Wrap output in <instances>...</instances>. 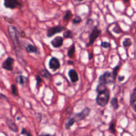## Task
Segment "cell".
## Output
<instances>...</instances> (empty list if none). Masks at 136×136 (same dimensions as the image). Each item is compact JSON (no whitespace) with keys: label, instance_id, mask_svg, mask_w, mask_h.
<instances>
[{"label":"cell","instance_id":"obj_21","mask_svg":"<svg viewBox=\"0 0 136 136\" xmlns=\"http://www.w3.org/2000/svg\"><path fill=\"white\" fill-rule=\"evenodd\" d=\"M132 44V41H131V39H125V40L124 41V42H123V45H124L125 47L131 46Z\"/></svg>","mask_w":136,"mask_h":136},{"label":"cell","instance_id":"obj_28","mask_svg":"<svg viewBox=\"0 0 136 136\" xmlns=\"http://www.w3.org/2000/svg\"><path fill=\"white\" fill-rule=\"evenodd\" d=\"M101 46H102V47H104V48H109L110 46V43H108V42H102V43H101Z\"/></svg>","mask_w":136,"mask_h":136},{"label":"cell","instance_id":"obj_12","mask_svg":"<svg viewBox=\"0 0 136 136\" xmlns=\"http://www.w3.org/2000/svg\"><path fill=\"white\" fill-rule=\"evenodd\" d=\"M130 104L135 111H136V88L132 92L130 97Z\"/></svg>","mask_w":136,"mask_h":136},{"label":"cell","instance_id":"obj_9","mask_svg":"<svg viewBox=\"0 0 136 136\" xmlns=\"http://www.w3.org/2000/svg\"><path fill=\"white\" fill-rule=\"evenodd\" d=\"M49 68L53 70H56L59 69L60 68V64L59 60L57 58L53 57L51 58V60H49Z\"/></svg>","mask_w":136,"mask_h":136},{"label":"cell","instance_id":"obj_18","mask_svg":"<svg viewBox=\"0 0 136 136\" xmlns=\"http://www.w3.org/2000/svg\"><path fill=\"white\" fill-rule=\"evenodd\" d=\"M111 104L114 110H117L118 108V101L116 98H113L111 100Z\"/></svg>","mask_w":136,"mask_h":136},{"label":"cell","instance_id":"obj_13","mask_svg":"<svg viewBox=\"0 0 136 136\" xmlns=\"http://www.w3.org/2000/svg\"><path fill=\"white\" fill-rule=\"evenodd\" d=\"M7 126L10 130L14 132H17V130H18V127L16 125V124L13 122L11 119H8L7 120Z\"/></svg>","mask_w":136,"mask_h":136},{"label":"cell","instance_id":"obj_17","mask_svg":"<svg viewBox=\"0 0 136 136\" xmlns=\"http://www.w3.org/2000/svg\"><path fill=\"white\" fill-rule=\"evenodd\" d=\"M74 53H75V46H74V45H72V46L70 47L68 51V56L69 57L73 58Z\"/></svg>","mask_w":136,"mask_h":136},{"label":"cell","instance_id":"obj_27","mask_svg":"<svg viewBox=\"0 0 136 136\" xmlns=\"http://www.w3.org/2000/svg\"><path fill=\"white\" fill-rule=\"evenodd\" d=\"M21 134L22 135H29V136L31 135V133H29V131H28V130H27L26 129H25V128H23V130H22Z\"/></svg>","mask_w":136,"mask_h":136},{"label":"cell","instance_id":"obj_22","mask_svg":"<svg viewBox=\"0 0 136 136\" xmlns=\"http://www.w3.org/2000/svg\"><path fill=\"white\" fill-rule=\"evenodd\" d=\"M11 92H12V94L14 96H17V95H18V90H17V87H16V86L14 85V84L11 85Z\"/></svg>","mask_w":136,"mask_h":136},{"label":"cell","instance_id":"obj_16","mask_svg":"<svg viewBox=\"0 0 136 136\" xmlns=\"http://www.w3.org/2000/svg\"><path fill=\"white\" fill-rule=\"evenodd\" d=\"M27 77L24 76H18L15 78V81L17 83L20 84H23L27 81Z\"/></svg>","mask_w":136,"mask_h":136},{"label":"cell","instance_id":"obj_4","mask_svg":"<svg viewBox=\"0 0 136 136\" xmlns=\"http://www.w3.org/2000/svg\"><path fill=\"white\" fill-rule=\"evenodd\" d=\"M90 112V109L88 108H86L84 109L81 112H80V113L78 114H76L73 118H74V119H75V121H76V122H78V121H81L84 119H85L86 117H88Z\"/></svg>","mask_w":136,"mask_h":136},{"label":"cell","instance_id":"obj_14","mask_svg":"<svg viewBox=\"0 0 136 136\" xmlns=\"http://www.w3.org/2000/svg\"><path fill=\"white\" fill-rule=\"evenodd\" d=\"M26 50L28 53H38V49L35 46L33 45H28V46L26 47Z\"/></svg>","mask_w":136,"mask_h":136},{"label":"cell","instance_id":"obj_32","mask_svg":"<svg viewBox=\"0 0 136 136\" xmlns=\"http://www.w3.org/2000/svg\"><path fill=\"white\" fill-rule=\"evenodd\" d=\"M124 78H125V77H124V76H119V77H118V81H119V82H121V81H123L124 80Z\"/></svg>","mask_w":136,"mask_h":136},{"label":"cell","instance_id":"obj_29","mask_svg":"<svg viewBox=\"0 0 136 136\" xmlns=\"http://www.w3.org/2000/svg\"><path fill=\"white\" fill-rule=\"evenodd\" d=\"M119 66H117V67H116L114 68L113 75L115 78H116V76H117V74H118V70H119Z\"/></svg>","mask_w":136,"mask_h":136},{"label":"cell","instance_id":"obj_20","mask_svg":"<svg viewBox=\"0 0 136 136\" xmlns=\"http://www.w3.org/2000/svg\"><path fill=\"white\" fill-rule=\"evenodd\" d=\"M41 74L42 76H43V77L45 78H49L51 76L50 73H49V71H47L46 69L42 70L41 71Z\"/></svg>","mask_w":136,"mask_h":136},{"label":"cell","instance_id":"obj_31","mask_svg":"<svg viewBox=\"0 0 136 136\" xmlns=\"http://www.w3.org/2000/svg\"><path fill=\"white\" fill-rule=\"evenodd\" d=\"M36 81H37V86H39V84L42 82V79L41 78V77L39 76V75H37V76H36Z\"/></svg>","mask_w":136,"mask_h":136},{"label":"cell","instance_id":"obj_36","mask_svg":"<svg viewBox=\"0 0 136 136\" xmlns=\"http://www.w3.org/2000/svg\"><path fill=\"white\" fill-rule=\"evenodd\" d=\"M124 1V2H125V3H126V2H128L130 0H123Z\"/></svg>","mask_w":136,"mask_h":136},{"label":"cell","instance_id":"obj_8","mask_svg":"<svg viewBox=\"0 0 136 136\" xmlns=\"http://www.w3.org/2000/svg\"><path fill=\"white\" fill-rule=\"evenodd\" d=\"M14 63V59L11 57H8L2 65V68L7 70H12Z\"/></svg>","mask_w":136,"mask_h":136},{"label":"cell","instance_id":"obj_33","mask_svg":"<svg viewBox=\"0 0 136 136\" xmlns=\"http://www.w3.org/2000/svg\"><path fill=\"white\" fill-rule=\"evenodd\" d=\"M93 57V54L92 53H90L89 54V59H92Z\"/></svg>","mask_w":136,"mask_h":136},{"label":"cell","instance_id":"obj_23","mask_svg":"<svg viewBox=\"0 0 136 136\" xmlns=\"http://www.w3.org/2000/svg\"><path fill=\"white\" fill-rule=\"evenodd\" d=\"M71 16H72L71 12H70V11H68L67 12V13L65 14V15L64 16L63 19L65 21H68V20H69L70 19V17H71Z\"/></svg>","mask_w":136,"mask_h":136},{"label":"cell","instance_id":"obj_15","mask_svg":"<svg viewBox=\"0 0 136 136\" xmlns=\"http://www.w3.org/2000/svg\"><path fill=\"white\" fill-rule=\"evenodd\" d=\"M75 122H76V121H75V119H74V118H70V119H68V120H67V122H66V124H65V127H66L67 130H68V129H70L72 127V126H73V125Z\"/></svg>","mask_w":136,"mask_h":136},{"label":"cell","instance_id":"obj_34","mask_svg":"<svg viewBox=\"0 0 136 136\" xmlns=\"http://www.w3.org/2000/svg\"><path fill=\"white\" fill-rule=\"evenodd\" d=\"M74 1H75V2H82V1H84V0H74Z\"/></svg>","mask_w":136,"mask_h":136},{"label":"cell","instance_id":"obj_11","mask_svg":"<svg viewBox=\"0 0 136 136\" xmlns=\"http://www.w3.org/2000/svg\"><path fill=\"white\" fill-rule=\"evenodd\" d=\"M68 76H69L70 78V81H71L72 82H73V83L76 82L78 81V73H76V70H70L69 72H68Z\"/></svg>","mask_w":136,"mask_h":136},{"label":"cell","instance_id":"obj_10","mask_svg":"<svg viewBox=\"0 0 136 136\" xmlns=\"http://www.w3.org/2000/svg\"><path fill=\"white\" fill-rule=\"evenodd\" d=\"M51 44L54 46V48H59L60 46H61L63 44V39L61 37H55L52 42Z\"/></svg>","mask_w":136,"mask_h":136},{"label":"cell","instance_id":"obj_35","mask_svg":"<svg viewBox=\"0 0 136 136\" xmlns=\"http://www.w3.org/2000/svg\"><path fill=\"white\" fill-rule=\"evenodd\" d=\"M68 63L70 64V65H73V64H74L73 62H72V61H68Z\"/></svg>","mask_w":136,"mask_h":136},{"label":"cell","instance_id":"obj_2","mask_svg":"<svg viewBox=\"0 0 136 136\" xmlns=\"http://www.w3.org/2000/svg\"><path fill=\"white\" fill-rule=\"evenodd\" d=\"M110 98V90L107 88L104 91L98 93L96 98V102L100 106L104 107L108 104Z\"/></svg>","mask_w":136,"mask_h":136},{"label":"cell","instance_id":"obj_6","mask_svg":"<svg viewBox=\"0 0 136 136\" xmlns=\"http://www.w3.org/2000/svg\"><path fill=\"white\" fill-rule=\"evenodd\" d=\"M65 29V28L62 26H59H59H56L49 29L47 31L46 35H47V36H48L49 37H51L53 35H54L57 34V33L62 32V31Z\"/></svg>","mask_w":136,"mask_h":136},{"label":"cell","instance_id":"obj_25","mask_svg":"<svg viewBox=\"0 0 136 136\" xmlns=\"http://www.w3.org/2000/svg\"><path fill=\"white\" fill-rule=\"evenodd\" d=\"M72 32L69 30L68 31H66L65 33H64V37L65 38H70V37H72Z\"/></svg>","mask_w":136,"mask_h":136},{"label":"cell","instance_id":"obj_7","mask_svg":"<svg viewBox=\"0 0 136 136\" xmlns=\"http://www.w3.org/2000/svg\"><path fill=\"white\" fill-rule=\"evenodd\" d=\"M101 33V31L99 29H98L97 28H94V30L92 31V32L90 34V37H89V43L88 45H92L95 41L96 40L98 37H99L100 34Z\"/></svg>","mask_w":136,"mask_h":136},{"label":"cell","instance_id":"obj_5","mask_svg":"<svg viewBox=\"0 0 136 136\" xmlns=\"http://www.w3.org/2000/svg\"><path fill=\"white\" fill-rule=\"evenodd\" d=\"M4 5L5 7L12 9L21 7V5L17 0H4Z\"/></svg>","mask_w":136,"mask_h":136},{"label":"cell","instance_id":"obj_24","mask_svg":"<svg viewBox=\"0 0 136 136\" xmlns=\"http://www.w3.org/2000/svg\"><path fill=\"white\" fill-rule=\"evenodd\" d=\"M81 18L78 16H76V17H74L73 20V23L74 24H78V23H81Z\"/></svg>","mask_w":136,"mask_h":136},{"label":"cell","instance_id":"obj_1","mask_svg":"<svg viewBox=\"0 0 136 136\" xmlns=\"http://www.w3.org/2000/svg\"><path fill=\"white\" fill-rule=\"evenodd\" d=\"M8 32H9V37L12 40V43L14 45L15 49L16 51V54H18V53H21V46L19 41L18 34H17V31L15 27L12 25H9L8 26Z\"/></svg>","mask_w":136,"mask_h":136},{"label":"cell","instance_id":"obj_26","mask_svg":"<svg viewBox=\"0 0 136 136\" xmlns=\"http://www.w3.org/2000/svg\"><path fill=\"white\" fill-rule=\"evenodd\" d=\"M110 130L112 133H116V128H115V125L114 122H111L110 124Z\"/></svg>","mask_w":136,"mask_h":136},{"label":"cell","instance_id":"obj_30","mask_svg":"<svg viewBox=\"0 0 136 136\" xmlns=\"http://www.w3.org/2000/svg\"><path fill=\"white\" fill-rule=\"evenodd\" d=\"M113 31L114 32L116 33H121V29L118 25H116V26L113 29Z\"/></svg>","mask_w":136,"mask_h":136},{"label":"cell","instance_id":"obj_19","mask_svg":"<svg viewBox=\"0 0 136 136\" xmlns=\"http://www.w3.org/2000/svg\"><path fill=\"white\" fill-rule=\"evenodd\" d=\"M106 89H107V88L106 87V84H100H100L97 87V92L98 93L100 92H102L104 91V90H105Z\"/></svg>","mask_w":136,"mask_h":136},{"label":"cell","instance_id":"obj_3","mask_svg":"<svg viewBox=\"0 0 136 136\" xmlns=\"http://www.w3.org/2000/svg\"><path fill=\"white\" fill-rule=\"evenodd\" d=\"M115 78H116L114 76L113 73H111L110 72H106L104 74L100 76L99 82L100 84H107L112 83L114 81Z\"/></svg>","mask_w":136,"mask_h":136}]
</instances>
